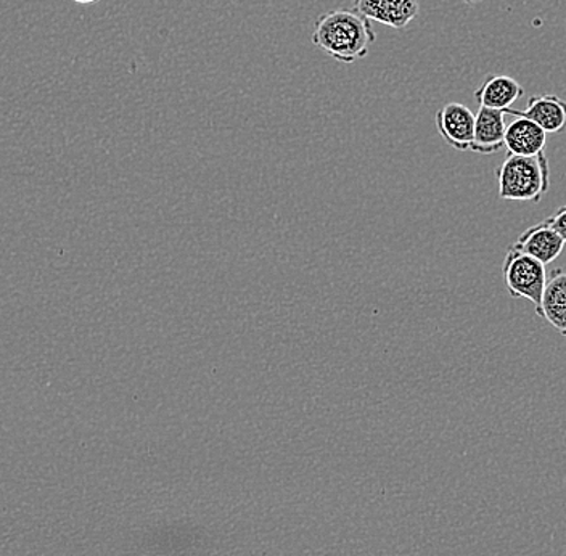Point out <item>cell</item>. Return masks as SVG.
I'll return each instance as SVG.
<instances>
[{
	"label": "cell",
	"instance_id": "obj_12",
	"mask_svg": "<svg viewBox=\"0 0 566 556\" xmlns=\"http://www.w3.org/2000/svg\"><path fill=\"white\" fill-rule=\"evenodd\" d=\"M544 222H546L548 227H552L566 243V207L558 209L555 214H552L551 218H547Z\"/></svg>",
	"mask_w": 566,
	"mask_h": 556
},
{
	"label": "cell",
	"instance_id": "obj_6",
	"mask_svg": "<svg viewBox=\"0 0 566 556\" xmlns=\"http://www.w3.org/2000/svg\"><path fill=\"white\" fill-rule=\"evenodd\" d=\"M505 115L530 119L547 134H560L566 129V102L557 95H533L525 112L509 108Z\"/></svg>",
	"mask_w": 566,
	"mask_h": 556
},
{
	"label": "cell",
	"instance_id": "obj_8",
	"mask_svg": "<svg viewBox=\"0 0 566 556\" xmlns=\"http://www.w3.org/2000/svg\"><path fill=\"white\" fill-rule=\"evenodd\" d=\"M505 113L501 109H478L475 119V137H473L472 150L480 155L497 154L505 145Z\"/></svg>",
	"mask_w": 566,
	"mask_h": 556
},
{
	"label": "cell",
	"instance_id": "obj_13",
	"mask_svg": "<svg viewBox=\"0 0 566 556\" xmlns=\"http://www.w3.org/2000/svg\"><path fill=\"white\" fill-rule=\"evenodd\" d=\"M73 2L81 3V6H88V3L98 2V0H73Z\"/></svg>",
	"mask_w": 566,
	"mask_h": 556
},
{
	"label": "cell",
	"instance_id": "obj_14",
	"mask_svg": "<svg viewBox=\"0 0 566 556\" xmlns=\"http://www.w3.org/2000/svg\"><path fill=\"white\" fill-rule=\"evenodd\" d=\"M463 2H467V3H476V2H481V0H463Z\"/></svg>",
	"mask_w": 566,
	"mask_h": 556
},
{
	"label": "cell",
	"instance_id": "obj_2",
	"mask_svg": "<svg viewBox=\"0 0 566 556\" xmlns=\"http://www.w3.org/2000/svg\"><path fill=\"white\" fill-rule=\"evenodd\" d=\"M495 179L501 200L539 203L551 189L548 159L544 154L536 157L507 154L504 162L495 169Z\"/></svg>",
	"mask_w": 566,
	"mask_h": 556
},
{
	"label": "cell",
	"instance_id": "obj_1",
	"mask_svg": "<svg viewBox=\"0 0 566 556\" xmlns=\"http://www.w3.org/2000/svg\"><path fill=\"white\" fill-rule=\"evenodd\" d=\"M371 21L356 10H332L317 18L313 31V44L331 59L354 63L369 55L375 44Z\"/></svg>",
	"mask_w": 566,
	"mask_h": 556
},
{
	"label": "cell",
	"instance_id": "obj_11",
	"mask_svg": "<svg viewBox=\"0 0 566 556\" xmlns=\"http://www.w3.org/2000/svg\"><path fill=\"white\" fill-rule=\"evenodd\" d=\"M547 144V133L536 123L526 118H516L505 130V147L511 155L520 157H536L544 154Z\"/></svg>",
	"mask_w": 566,
	"mask_h": 556
},
{
	"label": "cell",
	"instance_id": "obj_4",
	"mask_svg": "<svg viewBox=\"0 0 566 556\" xmlns=\"http://www.w3.org/2000/svg\"><path fill=\"white\" fill-rule=\"evenodd\" d=\"M475 119L469 106L451 102L437 113V127L446 144L459 151L472 150Z\"/></svg>",
	"mask_w": 566,
	"mask_h": 556
},
{
	"label": "cell",
	"instance_id": "obj_3",
	"mask_svg": "<svg viewBox=\"0 0 566 556\" xmlns=\"http://www.w3.org/2000/svg\"><path fill=\"white\" fill-rule=\"evenodd\" d=\"M504 280L512 297L528 300L539 307L547 283L546 265L543 262L511 248L504 261Z\"/></svg>",
	"mask_w": 566,
	"mask_h": 556
},
{
	"label": "cell",
	"instance_id": "obj_7",
	"mask_svg": "<svg viewBox=\"0 0 566 556\" xmlns=\"http://www.w3.org/2000/svg\"><path fill=\"white\" fill-rule=\"evenodd\" d=\"M565 244V240L543 221L525 230L512 248L547 265L564 253Z\"/></svg>",
	"mask_w": 566,
	"mask_h": 556
},
{
	"label": "cell",
	"instance_id": "obj_9",
	"mask_svg": "<svg viewBox=\"0 0 566 556\" xmlns=\"http://www.w3.org/2000/svg\"><path fill=\"white\" fill-rule=\"evenodd\" d=\"M536 314L560 335L566 336V272L555 269L547 277L543 300Z\"/></svg>",
	"mask_w": 566,
	"mask_h": 556
},
{
	"label": "cell",
	"instance_id": "obj_10",
	"mask_svg": "<svg viewBox=\"0 0 566 556\" xmlns=\"http://www.w3.org/2000/svg\"><path fill=\"white\" fill-rule=\"evenodd\" d=\"M523 94L525 91L518 81L504 74H490L473 95L481 108L501 109L505 113Z\"/></svg>",
	"mask_w": 566,
	"mask_h": 556
},
{
	"label": "cell",
	"instance_id": "obj_5",
	"mask_svg": "<svg viewBox=\"0 0 566 556\" xmlns=\"http://www.w3.org/2000/svg\"><path fill=\"white\" fill-rule=\"evenodd\" d=\"M354 10L367 20L405 30L420 12L419 0H353Z\"/></svg>",
	"mask_w": 566,
	"mask_h": 556
}]
</instances>
